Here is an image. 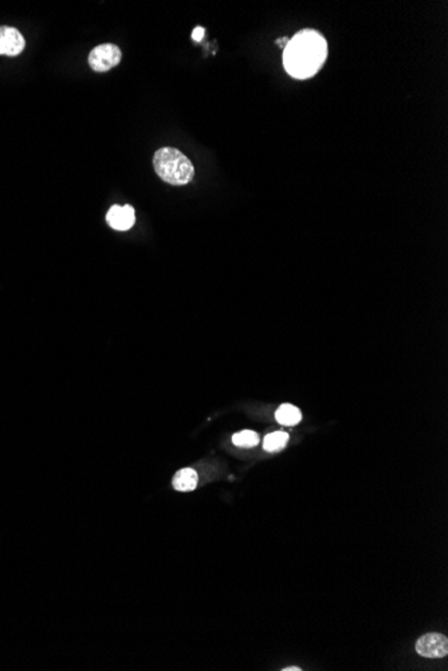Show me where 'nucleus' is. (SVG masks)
<instances>
[{
	"mask_svg": "<svg viewBox=\"0 0 448 671\" xmlns=\"http://www.w3.org/2000/svg\"><path fill=\"white\" fill-rule=\"evenodd\" d=\"M327 56L326 39L315 30L306 29L295 34L283 51V66L297 79L313 77L324 66Z\"/></svg>",
	"mask_w": 448,
	"mask_h": 671,
	"instance_id": "obj_1",
	"label": "nucleus"
},
{
	"mask_svg": "<svg viewBox=\"0 0 448 671\" xmlns=\"http://www.w3.org/2000/svg\"><path fill=\"white\" fill-rule=\"evenodd\" d=\"M153 168L157 176L170 185H185L195 176V168L190 158L176 148H161L153 155Z\"/></svg>",
	"mask_w": 448,
	"mask_h": 671,
	"instance_id": "obj_2",
	"label": "nucleus"
},
{
	"mask_svg": "<svg viewBox=\"0 0 448 671\" xmlns=\"http://www.w3.org/2000/svg\"><path fill=\"white\" fill-rule=\"evenodd\" d=\"M121 50L116 44H100L90 51L89 65L97 73H106L121 62Z\"/></svg>",
	"mask_w": 448,
	"mask_h": 671,
	"instance_id": "obj_3",
	"label": "nucleus"
},
{
	"mask_svg": "<svg viewBox=\"0 0 448 671\" xmlns=\"http://www.w3.org/2000/svg\"><path fill=\"white\" fill-rule=\"evenodd\" d=\"M414 649L419 655L424 658H444L448 654V639L443 634L429 632L419 638Z\"/></svg>",
	"mask_w": 448,
	"mask_h": 671,
	"instance_id": "obj_4",
	"label": "nucleus"
},
{
	"mask_svg": "<svg viewBox=\"0 0 448 671\" xmlns=\"http://www.w3.org/2000/svg\"><path fill=\"white\" fill-rule=\"evenodd\" d=\"M24 47L26 41L18 29L0 26V56H19Z\"/></svg>",
	"mask_w": 448,
	"mask_h": 671,
	"instance_id": "obj_5",
	"label": "nucleus"
},
{
	"mask_svg": "<svg viewBox=\"0 0 448 671\" xmlns=\"http://www.w3.org/2000/svg\"><path fill=\"white\" fill-rule=\"evenodd\" d=\"M106 221L116 231H128L135 225V210L131 205H113L106 215Z\"/></svg>",
	"mask_w": 448,
	"mask_h": 671,
	"instance_id": "obj_6",
	"label": "nucleus"
},
{
	"mask_svg": "<svg viewBox=\"0 0 448 671\" xmlns=\"http://www.w3.org/2000/svg\"><path fill=\"white\" fill-rule=\"evenodd\" d=\"M198 473L193 469L184 468L175 474L173 488L180 492H190L198 486Z\"/></svg>",
	"mask_w": 448,
	"mask_h": 671,
	"instance_id": "obj_7",
	"label": "nucleus"
},
{
	"mask_svg": "<svg viewBox=\"0 0 448 671\" xmlns=\"http://www.w3.org/2000/svg\"><path fill=\"white\" fill-rule=\"evenodd\" d=\"M275 419L283 426H294L302 419V413L298 407L292 406L289 404H285L277 410Z\"/></svg>",
	"mask_w": 448,
	"mask_h": 671,
	"instance_id": "obj_8",
	"label": "nucleus"
},
{
	"mask_svg": "<svg viewBox=\"0 0 448 671\" xmlns=\"http://www.w3.org/2000/svg\"><path fill=\"white\" fill-rule=\"evenodd\" d=\"M289 441V434L285 431H274L270 433L263 441V448L265 451L274 453V451H282Z\"/></svg>",
	"mask_w": 448,
	"mask_h": 671,
	"instance_id": "obj_9",
	"label": "nucleus"
},
{
	"mask_svg": "<svg viewBox=\"0 0 448 671\" xmlns=\"http://www.w3.org/2000/svg\"><path fill=\"white\" fill-rule=\"evenodd\" d=\"M233 442L239 448H254L259 444L258 433L253 430H243L234 434Z\"/></svg>",
	"mask_w": 448,
	"mask_h": 671,
	"instance_id": "obj_10",
	"label": "nucleus"
},
{
	"mask_svg": "<svg viewBox=\"0 0 448 671\" xmlns=\"http://www.w3.org/2000/svg\"><path fill=\"white\" fill-rule=\"evenodd\" d=\"M204 36V29L203 27H196L192 33V39L196 41V42H200Z\"/></svg>",
	"mask_w": 448,
	"mask_h": 671,
	"instance_id": "obj_11",
	"label": "nucleus"
},
{
	"mask_svg": "<svg viewBox=\"0 0 448 671\" xmlns=\"http://www.w3.org/2000/svg\"><path fill=\"white\" fill-rule=\"evenodd\" d=\"M301 670H302V669H300V667H286V669H283V671H301Z\"/></svg>",
	"mask_w": 448,
	"mask_h": 671,
	"instance_id": "obj_12",
	"label": "nucleus"
}]
</instances>
